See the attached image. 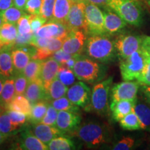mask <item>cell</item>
I'll list each match as a JSON object with an SVG mask.
<instances>
[{
    "label": "cell",
    "instance_id": "55",
    "mask_svg": "<svg viewBox=\"0 0 150 150\" xmlns=\"http://www.w3.org/2000/svg\"><path fill=\"white\" fill-rule=\"evenodd\" d=\"M88 3L93 4L97 6H104L107 5L109 0H85Z\"/></svg>",
    "mask_w": 150,
    "mask_h": 150
},
{
    "label": "cell",
    "instance_id": "58",
    "mask_svg": "<svg viewBox=\"0 0 150 150\" xmlns=\"http://www.w3.org/2000/svg\"><path fill=\"white\" fill-rule=\"evenodd\" d=\"M6 138H7L6 136H4L3 134H1V133L0 132V145H1V144L5 141Z\"/></svg>",
    "mask_w": 150,
    "mask_h": 150
},
{
    "label": "cell",
    "instance_id": "41",
    "mask_svg": "<svg viewBox=\"0 0 150 150\" xmlns=\"http://www.w3.org/2000/svg\"><path fill=\"white\" fill-rule=\"evenodd\" d=\"M6 112L10 116L13 124L19 128L22 127L28 120L27 115L22 112L13 110H7Z\"/></svg>",
    "mask_w": 150,
    "mask_h": 150
},
{
    "label": "cell",
    "instance_id": "6",
    "mask_svg": "<svg viewBox=\"0 0 150 150\" xmlns=\"http://www.w3.org/2000/svg\"><path fill=\"white\" fill-rule=\"evenodd\" d=\"M149 53L142 47L129 57L120 59V70L124 81L137 80L145 68Z\"/></svg>",
    "mask_w": 150,
    "mask_h": 150
},
{
    "label": "cell",
    "instance_id": "24",
    "mask_svg": "<svg viewBox=\"0 0 150 150\" xmlns=\"http://www.w3.org/2000/svg\"><path fill=\"white\" fill-rule=\"evenodd\" d=\"M32 104L24 95H16L13 101L6 108V110H13L23 112L27 115L28 118L31 115Z\"/></svg>",
    "mask_w": 150,
    "mask_h": 150
},
{
    "label": "cell",
    "instance_id": "37",
    "mask_svg": "<svg viewBox=\"0 0 150 150\" xmlns=\"http://www.w3.org/2000/svg\"><path fill=\"white\" fill-rule=\"evenodd\" d=\"M138 145V140L130 136L123 137L121 140L116 142L112 146V149L114 150H130L134 149Z\"/></svg>",
    "mask_w": 150,
    "mask_h": 150
},
{
    "label": "cell",
    "instance_id": "43",
    "mask_svg": "<svg viewBox=\"0 0 150 150\" xmlns=\"http://www.w3.org/2000/svg\"><path fill=\"white\" fill-rule=\"evenodd\" d=\"M42 0H27L24 11L30 15H40Z\"/></svg>",
    "mask_w": 150,
    "mask_h": 150
},
{
    "label": "cell",
    "instance_id": "48",
    "mask_svg": "<svg viewBox=\"0 0 150 150\" xmlns=\"http://www.w3.org/2000/svg\"><path fill=\"white\" fill-rule=\"evenodd\" d=\"M75 55H72V54H67L66 52L63 51L62 49H61V50H58L57 52H56L55 53L52 55V57L54 58L56 61L59 62L61 65H63L67 60L70 59V58L73 57Z\"/></svg>",
    "mask_w": 150,
    "mask_h": 150
},
{
    "label": "cell",
    "instance_id": "45",
    "mask_svg": "<svg viewBox=\"0 0 150 150\" xmlns=\"http://www.w3.org/2000/svg\"><path fill=\"white\" fill-rule=\"evenodd\" d=\"M47 20L40 15H30L29 22L32 32L35 33L42 26L46 23Z\"/></svg>",
    "mask_w": 150,
    "mask_h": 150
},
{
    "label": "cell",
    "instance_id": "5",
    "mask_svg": "<svg viewBox=\"0 0 150 150\" xmlns=\"http://www.w3.org/2000/svg\"><path fill=\"white\" fill-rule=\"evenodd\" d=\"M112 80L113 77L110 76L93 86L89 104L84 107L86 111H94L101 115H104L107 113L110 109L108 99Z\"/></svg>",
    "mask_w": 150,
    "mask_h": 150
},
{
    "label": "cell",
    "instance_id": "15",
    "mask_svg": "<svg viewBox=\"0 0 150 150\" xmlns=\"http://www.w3.org/2000/svg\"><path fill=\"white\" fill-rule=\"evenodd\" d=\"M81 120V117L76 112L70 110H60L58 113L56 127L63 134L70 133L77 127Z\"/></svg>",
    "mask_w": 150,
    "mask_h": 150
},
{
    "label": "cell",
    "instance_id": "33",
    "mask_svg": "<svg viewBox=\"0 0 150 150\" xmlns=\"http://www.w3.org/2000/svg\"><path fill=\"white\" fill-rule=\"evenodd\" d=\"M59 29V22L50 20L47 23L42 26L36 32L34 33V34L38 37L53 38L57 35Z\"/></svg>",
    "mask_w": 150,
    "mask_h": 150
},
{
    "label": "cell",
    "instance_id": "11",
    "mask_svg": "<svg viewBox=\"0 0 150 150\" xmlns=\"http://www.w3.org/2000/svg\"><path fill=\"white\" fill-rule=\"evenodd\" d=\"M14 47L12 50V59L16 74L23 72L29 62L34 57L37 48L31 45Z\"/></svg>",
    "mask_w": 150,
    "mask_h": 150
},
{
    "label": "cell",
    "instance_id": "47",
    "mask_svg": "<svg viewBox=\"0 0 150 150\" xmlns=\"http://www.w3.org/2000/svg\"><path fill=\"white\" fill-rule=\"evenodd\" d=\"M33 35H34L33 32L26 33V34H20V33H18L16 42H15L14 47L30 45L33 38Z\"/></svg>",
    "mask_w": 150,
    "mask_h": 150
},
{
    "label": "cell",
    "instance_id": "18",
    "mask_svg": "<svg viewBox=\"0 0 150 150\" xmlns=\"http://www.w3.org/2000/svg\"><path fill=\"white\" fill-rule=\"evenodd\" d=\"M13 47V45H4L0 50V74L6 78L12 77L16 74L12 59Z\"/></svg>",
    "mask_w": 150,
    "mask_h": 150
},
{
    "label": "cell",
    "instance_id": "27",
    "mask_svg": "<svg viewBox=\"0 0 150 150\" xmlns=\"http://www.w3.org/2000/svg\"><path fill=\"white\" fill-rule=\"evenodd\" d=\"M67 88L64 83H63L59 79L56 78L50 84L48 88L46 90L47 92V101L50 102L54 99L61 98L67 95Z\"/></svg>",
    "mask_w": 150,
    "mask_h": 150
},
{
    "label": "cell",
    "instance_id": "63",
    "mask_svg": "<svg viewBox=\"0 0 150 150\" xmlns=\"http://www.w3.org/2000/svg\"><path fill=\"white\" fill-rule=\"evenodd\" d=\"M148 3H149V4L150 5V0H149V1H148Z\"/></svg>",
    "mask_w": 150,
    "mask_h": 150
},
{
    "label": "cell",
    "instance_id": "14",
    "mask_svg": "<svg viewBox=\"0 0 150 150\" xmlns=\"http://www.w3.org/2000/svg\"><path fill=\"white\" fill-rule=\"evenodd\" d=\"M103 7L104 9L102 12L104 15V28L106 34L113 35L120 32L127 26V22L107 5Z\"/></svg>",
    "mask_w": 150,
    "mask_h": 150
},
{
    "label": "cell",
    "instance_id": "31",
    "mask_svg": "<svg viewBox=\"0 0 150 150\" xmlns=\"http://www.w3.org/2000/svg\"><path fill=\"white\" fill-rule=\"evenodd\" d=\"M50 150H71L76 149L74 142L66 137L59 136L54 138L47 144Z\"/></svg>",
    "mask_w": 150,
    "mask_h": 150
},
{
    "label": "cell",
    "instance_id": "19",
    "mask_svg": "<svg viewBox=\"0 0 150 150\" xmlns=\"http://www.w3.org/2000/svg\"><path fill=\"white\" fill-rule=\"evenodd\" d=\"M24 96L29 99L32 105L40 101H47V92L40 78L29 82L24 93Z\"/></svg>",
    "mask_w": 150,
    "mask_h": 150
},
{
    "label": "cell",
    "instance_id": "34",
    "mask_svg": "<svg viewBox=\"0 0 150 150\" xmlns=\"http://www.w3.org/2000/svg\"><path fill=\"white\" fill-rule=\"evenodd\" d=\"M19 127L13 124L10 116L6 111L3 112L0 115V132L4 136L8 137L14 134L15 131L18 130Z\"/></svg>",
    "mask_w": 150,
    "mask_h": 150
},
{
    "label": "cell",
    "instance_id": "36",
    "mask_svg": "<svg viewBox=\"0 0 150 150\" xmlns=\"http://www.w3.org/2000/svg\"><path fill=\"white\" fill-rule=\"evenodd\" d=\"M76 75L72 70L67 68L64 65H61L57 74V78L65 86H70L75 83Z\"/></svg>",
    "mask_w": 150,
    "mask_h": 150
},
{
    "label": "cell",
    "instance_id": "35",
    "mask_svg": "<svg viewBox=\"0 0 150 150\" xmlns=\"http://www.w3.org/2000/svg\"><path fill=\"white\" fill-rule=\"evenodd\" d=\"M50 103L56 108L58 111L60 110H70V111L78 112L79 106H76L71 102L67 97H62L61 98L52 100Z\"/></svg>",
    "mask_w": 150,
    "mask_h": 150
},
{
    "label": "cell",
    "instance_id": "59",
    "mask_svg": "<svg viewBox=\"0 0 150 150\" xmlns=\"http://www.w3.org/2000/svg\"><path fill=\"white\" fill-rule=\"evenodd\" d=\"M6 109L4 108L2 106H1V105H0V115H1V113H2L3 112H4V110H5Z\"/></svg>",
    "mask_w": 150,
    "mask_h": 150
},
{
    "label": "cell",
    "instance_id": "17",
    "mask_svg": "<svg viewBox=\"0 0 150 150\" xmlns=\"http://www.w3.org/2000/svg\"><path fill=\"white\" fill-rule=\"evenodd\" d=\"M61 66V65L59 62L52 56L45 61H42L40 78L42 81L45 90L47 89L52 82L57 78L58 72Z\"/></svg>",
    "mask_w": 150,
    "mask_h": 150
},
{
    "label": "cell",
    "instance_id": "56",
    "mask_svg": "<svg viewBox=\"0 0 150 150\" xmlns=\"http://www.w3.org/2000/svg\"><path fill=\"white\" fill-rule=\"evenodd\" d=\"M27 1V0H13V4L15 6L17 7V8L24 11Z\"/></svg>",
    "mask_w": 150,
    "mask_h": 150
},
{
    "label": "cell",
    "instance_id": "60",
    "mask_svg": "<svg viewBox=\"0 0 150 150\" xmlns=\"http://www.w3.org/2000/svg\"><path fill=\"white\" fill-rule=\"evenodd\" d=\"M71 1H72V2L77 3V2H81V1H84L85 0H71Z\"/></svg>",
    "mask_w": 150,
    "mask_h": 150
},
{
    "label": "cell",
    "instance_id": "51",
    "mask_svg": "<svg viewBox=\"0 0 150 150\" xmlns=\"http://www.w3.org/2000/svg\"><path fill=\"white\" fill-rule=\"evenodd\" d=\"M140 88L145 101L150 105V86L140 84Z\"/></svg>",
    "mask_w": 150,
    "mask_h": 150
},
{
    "label": "cell",
    "instance_id": "42",
    "mask_svg": "<svg viewBox=\"0 0 150 150\" xmlns=\"http://www.w3.org/2000/svg\"><path fill=\"white\" fill-rule=\"evenodd\" d=\"M17 26H18V33L20 34H26L32 32L29 22V14H24L19 20Z\"/></svg>",
    "mask_w": 150,
    "mask_h": 150
},
{
    "label": "cell",
    "instance_id": "28",
    "mask_svg": "<svg viewBox=\"0 0 150 150\" xmlns=\"http://www.w3.org/2000/svg\"><path fill=\"white\" fill-rule=\"evenodd\" d=\"M49 104H50V102L46 100L40 101V102L33 104L31 115L28 118V120L33 125L40 123L45 115Z\"/></svg>",
    "mask_w": 150,
    "mask_h": 150
},
{
    "label": "cell",
    "instance_id": "57",
    "mask_svg": "<svg viewBox=\"0 0 150 150\" xmlns=\"http://www.w3.org/2000/svg\"><path fill=\"white\" fill-rule=\"evenodd\" d=\"M6 79L7 78H6L5 76H4L2 74H0V96H1V91H2L4 84L5 81H6Z\"/></svg>",
    "mask_w": 150,
    "mask_h": 150
},
{
    "label": "cell",
    "instance_id": "50",
    "mask_svg": "<svg viewBox=\"0 0 150 150\" xmlns=\"http://www.w3.org/2000/svg\"><path fill=\"white\" fill-rule=\"evenodd\" d=\"M52 55H53V54L49 50L47 47L37 48L36 53H35L34 57L33 59H38L40 60V61H44V60H47L49 58L51 57Z\"/></svg>",
    "mask_w": 150,
    "mask_h": 150
},
{
    "label": "cell",
    "instance_id": "40",
    "mask_svg": "<svg viewBox=\"0 0 150 150\" xmlns=\"http://www.w3.org/2000/svg\"><path fill=\"white\" fill-rule=\"evenodd\" d=\"M58 113H59V111L51 104H50L48 106L47 110L45 115L44 118L40 123L50 125V126H56Z\"/></svg>",
    "mask_w": 150,
    "mask_h": 150
},
{
    "label": "cell",
    "instance_id": "38",
    "mask_svg": "<svg viewBox=\"0 0 150 150\" xmlns=\"http://www.w3.org/2000/svg\"><path fill=\"white\" fill-rule=\"evenodd\" d=\"M16 95H24L29 81L22 72L16 73L14 76Z\"/></svg>",
    "mask_w": 150,
    "mask_h": 150
},
{
    "label": "cell",
    "instance_id": "21",
    "mask_svg": "<svg viewBox=\"0 0 150 150\" xmlns=\"http://www.w3.org/2000/svg\"><path fill=\"white\" fill-rule=\"evenodd\" d=\"M136 100L111 101L110 110L111 112L112 119L116 122H119L129 112L134 111Z\"/></svg>",
    "mask_w": 150,
    "mask_h": 150
},
{
    "label": "cell",
    "instance_id": "39",
    "mask_svg": "<svg viewBox=\"0 0 150 150\" xmlns=\"http://www.w3.org/2000/svg\"><path fill=\"white\" fill-rule=\"evenodd\" d=\"M55 0H42L40 15L47 21L52 20L53 17Z\"/></svg>",
    "mask_w": 150,
    "mask_h": 150
},
{
    "label": "cell",
    "instance_id": "16",
    "mask_svg": "<svg viewBox=\"0 0 150 150\" xmlns=\"http://www.w3.org/2000/svg\"><path fill=\"white\" fill-rule=\"evenodd\" d=\"M15 149L23 150H47L48 146L35 136L32 131L25 129L15 145Z\"/></svg>",
    "mask_w": 150,
    "mask_h": 150
},
{
    "label": "cell",
    "instance_id": "44",
    "mask_svg": "<svg viewBox=\"0 0 150 150\" xmlns=\"http://www.w3.org/2000/svg\"><path fill=\"white\" fill-rule=\"evenodd\" d=\"M67 36L50 38V42H49L47 46L49 50L54 54L58 50H61V49H62L63 43H64L65 39L67 38Z\"/></svg>",
    "mask_w": 150,
    "mask_h": 150
},
{
    "label": "cell",
    "instance_id": "46",
    "mask_svg": "<svg viewBox=\"0 0 150 150\" xmlns=\"http://www.w3.org/2000/svg\"><path fill=\"white\" fill-rule=\"evenodd\" d=\"M140 84H145V85L150 86V54L148 55L147 63L145 67L142 71V74L137 79Z\"/></svg>",
    "mask_w": 150,
    "mask_h": 150
},
{
    "label": "cell",
    "instance_id": "1",
    "mask_svg": "<svg viewBox=\"0 0 150 150\" xmlns=\"http://www.w3.org/2000/svg\"><path fill=\"white\" fill-rule=\"evenodd\" d=\"M70 133L72 136L76 137L88 147H99L109 143L112 138L110 131L106 125L95 122L79 125Z\"/></svg>",
    "mask_w": 150,
    "mask_h": 150
},
{
    "label": "cell",
    "instance_id": "23",
    "mask_svg": "<svg viewBox=\"0 0 150 150\" xmlns=\"http://www.w3.org/2000/svg\"><path fill=\"white\" fill-rule=\"evenodd\" d=\"M18 34L17 24L4 22L2 26L0 27V40L4 45L14 46Z\"/></svg>",
    "mask_w": 150,
    "mask_h": 150
},
{
    "label": "cell",
    "instance_id": "61",
    "mask_svg": "<svg viewBox=\"0 0 150 150\" xmlns=\"http://www.w3.org/2000/svg\"><path fill=\"white\" fill-rule=\"evenodd\" d=\"M3 24H4V20H3L2 18H1V16H0V27H1V26H2Z\"/></svg>",
    "mask_w": 150,
    "mask_h": 150
},
{
    "label": "cell",
    "instance_id": "53",
    "mask_svg": "<svg viewBox=\"0 0 150 150\" xmlns=\"http://www.w3.org/2000/svg\"><path fill=\"white\" fill-rule=\"evenodd\" d=\"M141 47L146 50L148 53L150 54V36L149 35H145L142 40Z\"/></svg>",
    "mask_w": 150,
    "mask_h": 150
},
{
    "label": "cell",
    "instance_id": "49",
    "mask_svg": "<svg viewBox=\"0 0 150 150\" xmlns=\"http://www.w3.org/2000/svg\"><path fill=\"white\" fill-rule=\"evenodd\" d=\"M50 40V38L38 37L34 34L32 40H31V43H30V45L32 46H34L37 48L47 47Z\"/></svg>",
    "mask_w": 150,
    "mask_h": 150
},
{
    "label": "cell",
    "instance_id": "4",
    "mask_svg": "<svg viewBox=\"0 0 150 150\" xmlns=\"http://www.w3.org/2000/svg\"><path fill=\"white\" fill-rule=\"evenodd\" d=\"M107 6L127 24L139 27L143 21V11L138 0H109Z\"/></svg>",
    "mask_w": 150,
    "mask_h": 150
},
{
    "label": "cell",
    "instance_id": "29",
    "mask_svg": "<svg viewBox=\"0 0 150 150\" xmlns=\"http://www.w3.org/2000/svg\"><path fill=\"white\" fill-rule=\"evenodd\" d=\"M42 61L32 59L24 69L23 73L29 82L40 79Z\"/></svg>",
    "mask_w": 150,
    "mask_h": 150
},
{
    "label": "cell",
    "instance_id": "2",
    "mask_svg": "<svg viewBox=\"0 0 150 150\" xmlns=\"http://www.w3.org/2000/svg\"><path fill=\"white\" fill-rule=\"evenodd\" d=\"M86 52L90 58L100 63L113 61L117 54L113 40L105 35H91L87 38Z\"/></svg>",
    "mask_w": 150,
    "mask_h": 150
},
{
    "label": "cell",
    "instance_id": "9",
    "mask_svg": "<svg viewBox=\"0 0 150 150\" xmlns=\"http://www.w3.org/2000/svg\"><path fill=\"white\" fill-rule=\"evenodd\" d=\"M85 8L86 1L77 3L72 2L65 22L70 31L82 30L86 34L89 33L86 21Z\"/></svg>",
    "mask_w": 150,
    "mask_h": 150
},
{
    "label": "cell",
    "instance_id": "54",
    "mask_svg": "<svg viewBox=\"0 0 150 150\" xmlns=\"http://www.w3.org/2000/svg\"><path fill=\"white\" fill-rule=\"evenodd\" d=\"M79 56L80 55H75L73 56V57L70 58V59H68L66 62H65V64L63 65L65 67H67V68L70 69V70H73V67H74V66L75 63H76V60L78 59Z\"/></svg>",
    "mask_w": 150,
    "mask_h": 150
},
{
    "label": "cell",
    "instance_id": "62",
    "mask_svg": "<svg viewBox=\"0 0 150 150\" xmlns=\"http://www.w3.org/2000/svg\"><path fill=\"white\" fill-rule=\"evenodd\" d=\"M4 46V43L1 42V40H0V50H1V49H2V47H3Z\"/></svg>",
    "mask_w": 150,
    "mask_h": 150
},
{
    "label": "cell",
    "instance_id": "25",
    "mask_svg": "<svg viewBox=\"0 0 150 150\" xmlns=\"http://www.w3.org/2000/svg\"><path fill=\"white\" fill-rule=\"evenodd\" d=\"M72 4L71 0H55L52 20L65 23Z\"/></svg>",
    "mask_w": 150,
    "mask_h": 150
},
{
    "label": "cell",
    "instance_id": "26",
    "mask_svg": "<svg viewBox=\"0 0 150 150\" xmlns=\"http://www.w3.org/2000/svg\"><path fill=\"white\" fill-rule=\"evenodd\" d=\"M16 95L14 76L7 78L4 84L2 91L0 96V105H1L6 109V106L12 102Z\"/></svg>",
    "mask_w": 150,
    "mask_h": 150
},
{
    "label": "cell",
    "instance_id": "13",
    "mask_svg": "<svg viewBox=\"0 0 150 150\" xmlns=\"http://www.w3.org/2000/svg\"><path fill=\"white\" fill-rule=\"evenodd\" d=\"M86 35L82 30L72 31L65 39L62 50L72 55H81L87 40Z\"/></svg>",
    "mask_w": 150,
    "mask_h": 150
},
{
    "label": "cell",
    "instance_id": "20",
    "mask_svg": "<svg viewBox=\"0 0 150 150\" xmlns=\"http://www.w3.org/2000/svg\"><path fill=\"white\" fill-rule=\"evenodd\" d=\"M32 132L37 138L46 145L54 138L64 134L56 126H50L42 123L33 125Z\"/></svg>",
    "mask_w": 150,
    "mask_h": 150
},
{
    "label": "cell",
    "instance_id": "8",
    "mask_svg": "<svg viewBox=\"0 0 150 150\" xmlns=\"http://www.w3.org/2000/svg\"><path fill=\"white\" fill-rule=\"evenodd\" d=\"M85 16L89 33L91 35L106 34L104 15L98 6L86 1Z\"/></svg>",
    "mask_w": 150,
    "mask_h": 150
},
{
    "label": "cell",
    "instance_id": "22",
    "mask_svg": "<svg viewBox=\"0 0 150 150\" xmlns=\"http://www.w3.org/2000/svg\"><path fill=\"white\" fill-rule=\"evenodd\" d=\"M134 111L139 118L142 130L150 131V105L136 99Z\"/></svg>",
    "mask_w": 150,
    "mask_h": 150
},
{
    "label": "cell",
    "instance_id": "3",
    "mask_svg": "<svg viewBox=\"0 0 150 150\" xmlns=\"http://www.w3.org/2000/svg\"><path fill=\"white\" fill-rule=\"evenodd\" d=\"M72 70L79 80L89 83H95L104 80L107 72V67L97 61L80 55Z\"/></svg>",
    "mask_w": 150,
    "mask_h": 150
},
{
    "label": "cell",
    "instance_id": "12",
    "mask_svg": "<svg viewBox=\"0 0 150 150\" xmlns=\"http://www.w3.org/2000/svg\"><path fill=\"white\" fill-rule=\"evenodd\" d=\"M91 90L83 81L72 84L67 90L66 96L73 104L79 107H85L91 100Z\"/></svg>",
    "mask_w": 150,
    "mask_h": 150
},
{
    "label": "cell",
    "instance_id": "30",
    "mask_svg": "<svg viewBox=\"0 0 150 150\" xmlns=\"http://www.w3.org/2000/svg\"><path fill=\"white\" fill-rule=\"evenodd\" d=\"M121 128L124 130L136 131L142 130L140 120L134 111H132L125 115L119 121Z\"/></svg>",
    "mask_w": 150,
    "mask_h": 150
},
{
    "label": "cell",
    "instance_id": "52",
    "mask_svg": "<svg viewBox=\"0 0 150 150\" xmlns=\"http://www.w3.org/2000/svg\"><path fill=\"white\" fill-rule=\"evenodd\" d=\"M14 6L13 0H0V12Z\"/></svg>",
    "mask_w": 150,
    "mask_h": 150
},
{
    "label": "cell",
    "instance_id": "32",
    "mask_svg": "<svg viewBox=\"0 0 150 150\" xmlns=\"http://www.w3.org/2000/svg\"><path fill=\"white\" fill-rule=\"evenodd\" d=\"M25 14L24 11L17 8L15 6L10 7L6 10L1 11L0 16L2 18L4 22L17 24L20 18Z\"/></svg>",
    "mask_w": 150,
    "mask_h": 150
},
{
    "label": "cell",
    "instance_id": "7",
    "mask_svg": "<svg viewBox=\"0 0 150 150\" xmlns=\"http://www.w3.org/2000/svg\"><path fill=\"white\" fill-rule=\"evenodd\" d=\"M144 35L132 33L121 34L113 40L117 56L120 59L129 57L141 48Z\"/></svg>",
    "mask_w": 150,
    "mask_h": 150
},
{
    "label": "cell",
    "instance_id": "10",
    "mask_svg": "<svg viewBox=\"0 0 150 150\" xmlns=\"http://www.w3.org/2000/svg\"><path fill=\"white\" fill-rule=\"evenodd\" d=\"M140 87V83L137 80L114 84L111 88V101L136 100Z\"/></svg>",
    "mask_w": 150,
    "mask_h": 150
}]
</instances>
